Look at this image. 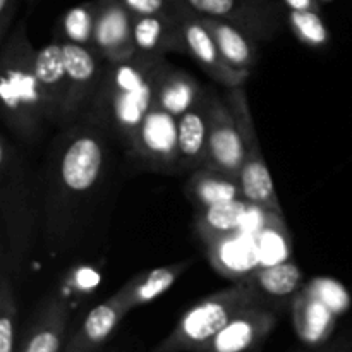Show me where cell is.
Returning a JSON list of instances; mask_svg holds the SVG:
<instances>
[{
    "label": "cell",
    "mask_w": 352,
    "mask_h": 352,
    "mask_svg": "<svg viewBox=\"0 0 352 352\" xmlns=\"http://www.w3.org/2000/svg\"><path fill=\"white\" fill-rule=\"evenodd\" d=\"M110 168L105 127L82 119L65 127L52 146L41 203L43 243L57 254L71 243Z\"/></svg>",
    "instance_id": "obj_1"
},
{
    "label": "cell",
    "mask_w": 352,
    "mask_h": 352,
    "mask_svg": "<svg viewBox=\"0 0 352 352\" xmlns=\"http://www.w3.org/2000/svg\"><path fill=\"white\" fill-rule=\"evenodd\" d=\"M165 58L136 54L120 62H107L96 98L85 119L112 127L126 148L144 116L155 107L157 74Z\"/></svg>",
    "instance_id": "obj_2"
},
{
    "label": "cell",
    "mask_w": 352,
    "mask_h": 352,
    "mask_svg": "<svg viewBox=\"0 0 352 352\" xmlns=\"http://www.w3.org/2000/svg\"><path fill=\"white\" fill-rule=\"evenodd\" d=\"M36 52L24 21L12 28L0 50V116L9 133L23 143L36 141L48 124L34 72Z\"/></svg>",
    "instance_id": "obj_3"
},
{
    "label": "cell",
    "mask_w": 352,
    "mask_h": 352,
    "mask_svg": "<svg viewBox=\"0 0 352 352\" xmlns=\"http://www.w3.org/2000/svg\"><path fill=\"white\" fill-rule=\"evenodd\" d=\"M36 222L28 162L7 134L0 136V272L16 277Z\"/></svg>",
    "instance_id": "obj_4"
},
{
    "label": "cell",
    "mask_w": 352,
    "mask_h": 352,
    "mask_svg": "<svg viewBox=\"0 0 352 352\" xmlns=\"http://www.w3.org/2000/svg\"><path fill=\"white\" fill-rule=\"evenodd\" d=\"M263 305H268V299L241 278L230 287L213 292L192 305L153 352H195L244 309Z\"/></svg>",
    "instance_id": "obj_5"
},
{
    "label": "cell",
    "mask_w": 352,
    "mask_h": 352,
    "mask_svg": "<svg viewBox=\"0 0 352 352\" xmlns=\"http://www.w3.org/2000/svg\"><path fill=\"white\" fill-rule=\"evenodd\" d=\"M226 102L229 103L230 110L236 117L244 141V164L239 175L244 199H248L251 205L258 206V208L284 217L280 199L275 191L274 179H272L268 165L265 162L263 151H261L253 113H251L250 102H248V95L243 86L227 88Z\"/></svg>",
    "instance_id": "obj_6"
},
{
    "label": "cell",
    "mask_w": 352,
    "mask_h": 352,
    "mask_svg": "<svg viewBox=\"0 0 352 352\" xmlns=\"http://www.w3.org/2000/svg\"><path fill=\"white\" fill-rule=\"evenodd\" d=\"M131 157L160 174H179V119L153 107L127 146Z\"/></svg>",
    "instance_id": "obj_7"
},
{
    "label": "cell",
    "mask_w": 352,
    "mask_h": 352,
    "mask_svg": "<svg viewBox=\"0 0 352 352\" xmlns=\"http://www.w3.org/2000/svg\"><path fill=\"white\" fill-rule=\"evenodd\" d=\"M62 45L67 67V91L60 126L67 127L88 116L102 85L107 60L96 48L65 41H62Z\"/></svg>",
    "instance_id": "obj_8"
},
{
    "label": "cell",
    "mask_w": 352,
    "mask_h": 352,
    "mask_svg": "<svg viewBox=\"0 0 352 352\" xmlns=\"http://www.w3.org/2000/svg\"><path fill=\"white\" fill-rule=\"evenodd\" d=\"M208 112V158L206 167L239 179L244 164V141L229 103L213 89H206Z\"/></svg>",
    "instance_id": "obj_9"
},
{
    "label": "cell",
    "mask_w": 352,
    "mask_h": 352,
    "mask_svg": "<svg viewBox=\"0 0 352 352\" xmlns=\"http://www.w3.org/2000/svg\"><path fill=\"white\" fill-rule=\"evenodd\" d=\"M192 12L227 21L254 40H272L282 30L277 6L256 0H181Z\"/></svg>",
    "instance_id": "obj_10"
},
{
    "label": "cell",
    "mask_w": 352,
    "mask_h": 352,
    "mask_svg": "<svg viewBox=\"0 0 352 352\" xmlns=\"http://www.w3.org/2000/svg\"><path fill=\"white\" fill-rule=\"evenodd\" d=\"M179 23H181L182 36H184L186 50L188 55L198 62L199 67L213 79V81L220 82L226 88H236V86H243L248 81L251 72L237 71V69L230 67L226 60H223L222 54H220L219 47H217L213 34L210 33L208 28L203 23L201 16L192 12L191 9L186 7L181 14H179Z\"/></svg>",
    "instance_id": "obj_11"
},
{
    "label": "cell",
    "mask_w": 352,
    "mask_h": 352,
    "mask_svg": "<svg viewBox=\"0 0 352 352\" xmlns=\"http://www.w3.org/2000/svg\"><path fill=\"white\" fill-rule=\"evenodd\" d=\"M277 313L268 305L253 306L230 320L213 339L195 352H256L277 327Z\"/></svg>",
    "instance_id": "obj_12"
},
{
    "label": "cell",
    "mask_w": 352,
    "mask_h": 352,
    "mask_svg": "<svg viewBox=\"0 0 352 352\" xmlns=\"http://www.w3.org/2000/svg\"><path fill=\"white\" fill-rule=\"evenodd\" d=\"M93 43L107 62L126 60L136 54L133 14L120 0H98Z\"/></svg>",
    "instance_id": "obj_13"
},
{
    "label": "cell",
    "mask_w": 352,
    "mask_h": 352,
    "mask_svg": "<svg viewBox=\"0 0 352 352\" xmlns=\"http://www.w3.org/2000/svg\"><path fill=\"white\" fill-rule=\"evenodd\" d=\"M38 88L48 124H60L67 91V67L64 45L58 38L38 48L34 62Z\"/></svg>",
    "instance_id": "obj_14"
},
{
    "label": "cell",
    "mask_w": 352,
    "mask_h": 352,
    "mask_svg": "<svg viewBox=\"0 0 352 352\" xmlns=\"http://www.w3.org/2000/svg\"><path fill=\"white\" fill-rule=\"evenodd\" d=\"M71 309L65 299L52 296L40 306L17 352H62Z\"/></svg>",
    "instance_id": "obj_15"
},
{
    "label": "cell",
    "mask_w": 352,
    "mask_h": 352,
    "mask_svg": "<svg viewBox=\"0 0 352 352\" xmlns=\"http://www.w3.org/2000/svg\"><path fill=\"white\" fill-rule=\"evenodd\" d=\"M136 52L148 57L165 58L167 54H188L179 23V14L133 16Z\"/></svg>",
    "instance_id": "obj_16"
},
{
    "label": "cell",
    "mask_w": 352,
    "mask_h": 352,
    "mask_svg": "<svg viewBox=\"0 0 352 352\" xmlns=\"http://www.w3.org/2000/svg\"><path fill=\"white\" fill-rule=\"evenodd\" d=\"M127 313L117 294H112L86 315L81 327L65 344L64 352H96L116 332Z\"/></svg>",
    "instance_id": "obj_17"
},
{
    "label": "cell",
    "mask_w": 352,
    "mask_h": 352,
    "mask_svg": "<svg viewBox=\"0 0 352 352\" xmlns=\"http://www.w3.org/2000/svg\"><path fill=\"white\" fill-rule=\"evenodd\" d=\"M203 95H205V89L201 88L195 76L174 67L170 62H164L157 74L155 107L179 119L188 110L198 105Z\"/></svg>",
    "instance_id": "obj_18"
},
{
    "label": "cell",
    "mask_w": 352,
    "mask_h": 352,
    "mask_svg": "<svg viewBox=\"0 0 352 352\" xmlns=\"http://www.w3.org/2000/svg\"><path fill=\"white\" fill-rule=\"evenodd\" d=\"M191 265V260H184L179 261V263L164 265V267L140 272L116 292L117 298L122 301L127 311H133L134 308L148 305V302L155 301L162 294H165L189 270Z\"/></svg>",
    "instance_id": "obj_19"
},
{
    "label": "cell",
    "mask_w": 352,
    "mask_h": 352,
    "mask_svg": "<svg viewBox=\"0 0 352 352\" xmlns=\"http://www.w3.org/2000/svg\"><path fill=\"white\" fill-rule=\"evenodd\" d=\"M208 158V112L206 89L196 107L179 117V165L181 172L198 170L206 167Z\"/></svg>",
    "instance_id": "obj_20"
},
{
    "label": "cell",
    "mask_w": 352,
    "mask_h": 352,
    "mask_svg": "<svg viewBox=\"0 0 352 352\" xmlns=\"http://www.w3.org/2000/svg\"><path fill=\"white\" fill-rule=\"evenodd\" d=\"M184 195L198 210L244 199L239 179L210 167H201L189 174L184 184Z\"/></svg>",
    "instance_id": "obj_21"
},
{
    "label": "cell",
    "mask_w": 352,
    "mask_h": 352,
    "mask_svg": "<svg viewBox=\"0 0 352 352\" xmlns=\"http://www.w3.org/2000/svg\"><path fill=\"white\" fill-rule=\"evenodd\" d=\"M201 19L213 34V40L223 60L237 71H253L258 62V48L254 45V38L227 21L205 16H201Z\"/></svg>",
    "instance_id": "obj_22"
},
{
    "label": "cell",
    "mask_w": 352,
    "mask_h": 352,
    "mask_svg": "<svg viewBox=\"0 0 352 352\" xmlns=\"http://www.w3.org/2000/svg\"><path fill=\"white\" fill-rule=\"evenodd\" d=\"M251 208L253 205L248 199H236V201L199 208L196 213V230L205 244L243 232Z\"/></svg>",
    "instance_id": "obj_23"
},
{
    "label": "cell",
    "mask_w": 352,
    "mask_h": 352,
    "mask_svg": "<svg viewBox=\"0 0 352 352\" xmlns=\"http://www.w3.org/2000/svg\"><path fill=\"white\" fill-rule=\"evenodd\" d=\"M292 311L296 330L305 342H322L333 329V309L313 296L308 289L296 294Z\"/></svg>",
    "instance_id": "obj_24"
},
{
    "label": "cell",
    "mask_w": 352,
    "mask_h": 352,
    "mask_svg": "<svg viewBox=\"0 0 352 352\" xmlns=\"http://www.w3.org/2000/svg\"><path fill=\"white\" fill-rule=\"evenodd\" d=\"M244 280L256 287L267 299H287L301 291L302 272L291 260H284L254 268Z\"/></svg>",
    "instance_id": "obj_25"
},
{
    "label": "cell",
    "mask_w": 352,
    "mask_h": 352,
    "mask_svg": "<svg viewBox=\"0 0 352 352\" xmlns=\"http://www.w3.org/2000/svg\"><path fill=\"white\" fill-rule=\"evenodd\" d=\"M96 10H98V0L78 3L65 10L60 19V36L58 40L65 43L82 45V47L95 48V23Z\"/></svg>",
    "instance_id": "obj_26"
},
{
    "label": "cell",
    "mask_w": 352,
    "mask_h": 352,
    "mask_svg": "<svg viewBox=\"0 0 352 352\" xmlns=\"http://www.w3.org/2000/svg\"><path fill=\"white\" fill-rule=\"evenodd\" d=\"M14 275L0 272V352H17V299Z\"/></svg>",
    "instance_id": "obj_27"
},
{
    "label": "cell",
    "mask_w": 352,
    "mask_h": 352,
    "mask_svg": "<svg viewBox=\"0 0 352 352\" xmlns=\"http://www.w3.org/2000/svg\"><path fill=\"white\" fill-rule=\"evenodd\" d=\"M289 26L299 41L309 47H325L330 33L316 10H289Z\"/></svg>",
    "instance_id": "obj_28"
},
{
    "label": "cell",
    "mask_w": 352,
    "mask_h": 352,
    "mask_svg": "<svg viewBox=\"0 0 352 352\" xmlns=\"http://www.w3.org/2000/svg\"><path fill=\"white\" fill-rule=\"evenodd\" d=\"M133 16H164L181 14L186 9L181 0H120Z\"/></svg>",
    "instance_id": "obj_29"
},
{
    "label": "cell",
    "mask_w": 352,
    "mask_h": 352,
    "mask_svg": "<svg viewBox=\"0 0 352 352\" xmlns=\"http://www.w3.org/2000/svg\"><path fill=\"white\" fill-rule=\"evenodd\" d=\"M17 3H19V0H0V45L7 40V36L12 31Z\"/></svg>",
    "instance_id": "obj_30"
},
{
    "label": "cell",
    "mask_w": 352,
    "mask_h": 352,
    "mask_svg": "<svg viewBox=\"0 0 352 352\" xmlns=\"http://www.w3.org/2000/svg\"><path fill=\"white\" fill-rule=\"evenodd\" d=\"M289 10H316L320 12L318 0H284Z\"/></svg>",
    "instance_id": "obj_31"
},
{
    "label": "cell",
    "mask_w": 352,
    "mask_h": 352,
    "mask_svg": "<svg viewBox=\"0 0 352 352\" xmlns=\"http://www.w3.org/2000/svg\"><path fill=\"white\" fill-rule=\"evenodd\" d=\"M256 2L267 3V6H277V3H275V0H256Z\"/></svg>",
    "instance_id": "obj_32"
},
{
    "label": "cell",
    "mask_w": 352,
    "mask_h": 352,
    "mask_svg": "<svg viewBox=\"0 0 352 352\" xmlns=\"http://www.w3.org/2000/svg\"><path fill=\"white\" fill-rule=\"evenodd\" d=\"M322 352H339V351H322Z\"/></svg>",
    "instance_id": "obj_33"
},
{
    "label": "cell",
    "mask_w": 352,
    "mask_h": 352,
    "mask_svg": "<svg viewBox=\"0 0 352 352\" xmlns=\"http://www.w3.org/2000/svg\"><path fill=\"white\" fill-rule=\"evenodd\" d=\"M30 2H31V3H34V2H36V0H30Z\"/></svg>",
    "instance_id": "obj_34"
}]
</instances>
